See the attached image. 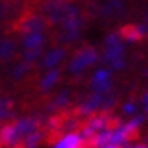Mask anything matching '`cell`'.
<instances>
[{"instance_id": "cell-1", "label": "cell", "mask_w": 148, "mask_h": 148, "mask_svg": "<svg viewBox=\"0 0 148 148\" xmlns=\"http://www.w3.org/2000/svg\"><path fill=\"white\" fill-rule=\"evenodd\" d=\"M125 42L121 40L120 34H110L105 38L103 43V53L100 58L108 65L112 72H120L127 65V58H125Z\"/></svg>"}, {"instance_id": "cell-2", "label": "cell", "mask_w": 148, "mask_h": 148, "mask_svg": "<svg viewBox=\"0 0 148 148\" xmlns=\"http://www.w3.org/2000/svg\"><path fill=\"white\" fill-rule=\"evenodd\" d=\"M100 60V52L93 47H83L78 52H75L73 57L68 62V72L72 75H82L85 73L88 68L97 65Z\"/></svg>"}, {"instance_id": "cell-3", "label": "cell", "mask_w": 148, "mask_h": 148, "mask_svg": "<svg viewBox=\"0 0 148 148\" xmlns=\"http://www.w3.org/2000/svg\"><path fill=\"white\" fill-rule=\"evenodd\" d=\"M112 121H113V118L108 113H105V112L90 115L88 120L85 121V125L82 127L80 135L83 136V140L88 143L97 133H100V132H103V130H107V128L112 127Z\"/></svg>"}, {"instance_id": "cell-4", "label": "cell", "mask_w": 148, "mask_h": 148, "mask_svg": "<svg viewBox=\"0 0 148 148\" xmlns=\"http://www.w3.org/2000/svg\"><path fill=\"white\" fill-rule=\"evenodd\" d=\"M90 85H92L93 93L110 95L112 87H113V72L108 67L97 68L92 75V78H90Z\"/></svg>"}, {"instance_id": "cell-5", "label": "cell", "mask_w": 148, "mask_h": 148, "mask_svg": "<svg viewBox=\"0 0 148 148\" xmlns=\"http://www.w3.org/2000/svg\"><path fill=\"white\" fill-rule=\"evenodd\" d=\"M147 34H148V27L145 23L127 25L120 30V37L125 43H138L147 37Z\"/></svg>"}, {"instance_id": "cell-6", "label": "cell", "mask_w": 148, "mask_h": 148, "mask_svg": "<svg viewBox=\"0 0 148 148\" xmlns=\"http://www.w3.org/2000/svg\"><path fill=\"white\" fill-rule=\"evenodd\" d=\"M87 141L83 140L80 132H67L55 141L52 148H85Z\"/></svg>"}, {"instance_id": "cell-7", "label": "cell", "mask_w": 148, "mask_h": 148, "mask_svg": "<svg viewBox=\"0 0 148 148\" xmlns=\"http://www.w3.org/2000/svg\"><path fill=\"white\" fill-rule=\"evenodd\" d=\"M47 37L43 32H32V34H25L22 38V47L23 52H42L43 45H45Z\"/></svg>"}, {"instance_id": "cell-8", "label": "cell", "mask_w": 148, "mask_h": 148, "mask_svg": "<svg viewBox=\"0 0 148 148\" xmlns=\"http://www.w3.org/2000/svg\"><path fill=\"white\" fill-rule=\"evenodd\" d=\"M67 57V50L63 47H55L52 50H48L47 53L43 55V60H42V65L47 70H52V68H58L62 62L65 60Z\"/></svg>"}, {"instance_id": "cell-9", "label": "cell", "mask_w": 148, "mask_h": 148, "mask_svg": "<svg viewBox=\"0 0 148 148\" xmlns=\"http://www.w3.org/2000/svg\"><path fill=\"white\" fill-rule=\"evenodd\" d=\"M15 128V132H17V135L20 136V140H23L27 135L34 133L35 130H38V120L37 118H34V116H23V118H20V120H17L15 123H12Z\"/></svg>"}, {"instance_id": "cell-10", "label": "cell", "mask_w": 148, "mask_h": 148, "mask_svg": "<svg viewBox=\"0 0 148 148\" xmlns=\"http://www.w3.org/2000/svg\"><path fill=\"white\" fill-rule=\"evenodd\" d=\"M62 78V72L58 68H52V70H47L43 77L40 78V83H38V88H40V92L43 93H47L50 90H53L57 85H58V82Z\"/></svg>"}, {"instance_id": "cell-11", "label": "cell", "mask_w": 148, "mask_h": 148, "mask_svg": "<svg viewBox=\"0 0 148 148\" xmlns=\"http://www.w3.org/2000/svg\"><path fill=\"white\" fill-rule=\"evenodd\" d=\"M47 28V22L43 17H30L23 22V32L25 34H32V32H45Z\"/></svg>"}, {"instance_id": "cell-12", "label": "cell", "mask_w": 148, "mask_h": 148, "mask_svg": "<svg viewBox=\"0 0 148 148\" xmlns=\"http://www.w3.org/2000/svg\"><path fill=\"white\" fill-rule=\"evenodd\" d=\"M43 138H45V133H43L42 130H35L34 133L27 135V136L22 140V147L23 148H38L40 143L43 141Z\"/></svg>"}, {"instance_id": "cell-13", "label": "cell", "mask_w": 148, "mask_h": 148, "mask_svg": "<svg viewBox=\"0 0 148 148\" xmlns=\"http://www.w3.org/2000/svg\"><path fill=\"white\" fill-rule=\"evenodd\" d=\"M14 50H15V45L12 42L8 40L0 42V60H8L14 55Z\"/></svg>"}, {"instance_id": "cell-14", "label": "cell", "mask_w": 148, "mask_h": 148, "mask_svg": "<svg viewBox=\"0 0 148 148\" xmlns=\"http://www.w3.org/2000/svg\"><path fill=\"white\" fill-rule=\"evenodd\" d=\"M121 113L123 115H127V116H135V115L138 113V105L135 103L133 100H128V101H125L123 105H121Z\"/></svg>"}, {"instance_id": "cell-15", "label": "cell", "mask_w": 148, "mask_h": 148, "mask_svg": "<svg viewBox=\"0 0 148 148\" xmlns=\"http://www.w3.org/2000/svg\"><path fill=\"white\" fill-rule=\"evenodd\" d=\"M68 101H70V93L68 92H60V93L57 95L53 98V103H52V107L55 108H62V107H65Z\"/></svg>"}, {"instance_id": "cell-16", "label": "cell", "mask_w": 148, "mask_h": 148, "mask_svg": "<svg viewBox=\"0 0 148 148\" xmlns=\"http://www.w3.org/2000/svg\"><path fill=\"white\" fill-rule=\"evenodd\" d=\"M28 68H30V65L25 63V62H22L20 65H17V67H15V77H17V78H18V77H23Z\"/></svg>"}, {"instance_id": "cell-17", "label": "cell", "mask_w": 148, "mask_h": 148, "mask_svg": "<svg viewBox=\"0 0 148 148\" xmlns=\"http://www.w3.org/2000/svg\"><path fill=\"white\" fill-rule=\"evenodd\" d=\"M127 148H148V143L145 141V143H130Z\"/></svg>"}, {"instance_id": "cell-18", "label": "cell", "mask_w": 148, "mask_h": 148, "mask_svg": "<svg viewBox=\"0 0 148 148\" xmlns=\"http://www.w3.org/2000/svg\"><path fill=\"white\" fill-rule=\"evenodd\" d=\"M143 108H145V112L148 113V92L143 95Z\"/></svg>"}, {"instance_id": "cell-19", "label": "cell", "mask_w": 148, "mask_h": 148, "mask_svg": "<svg viewBox=\"0 0 148 148\" xmlns=\"http://www.w3.org/2000/svg\"><path fill=\"white\" fill-rule=\"evenodd\" d=\"M100 148H121V147H116V145H105V147H100Z\"/></svg>"}, {"instance_id": "cell-20", "label": "cell", "mask_w": 148, "mask_h": 148, "mask_svg": "<svg viewBox=\"0 0 148 148\" xmlns=\"http://www.w3.org/2000/svg\"><path fill=\"white\" fill-rule=\"evenodd\" d=\"M143 23L148 27V12H147V15H145V22H143Z\"/></svg>"}, {"instance_id": "cell-21", "label": "cell", "mask_w": 148, "mask_h": 148, "mask_svg": "<svg viewBox=\"0 0 148 148\" xmlns=\"http://www.w3.org/2000/svg\"><path fill=\"white\" fill-rule=\"evenodd\" d=\"M125 148H127V147H125Z\"/></svg>"}]
</instances>
